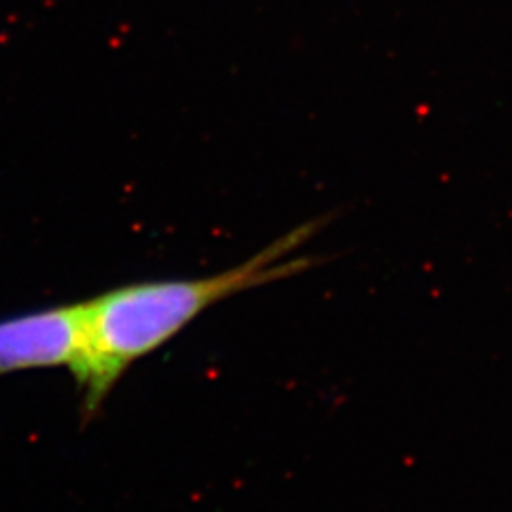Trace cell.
I'll return each mask as SVG.
<instances>
[{"instance_id": "7a4b0ae2", "label": "cell", "mask_w": 512, "mask_h": 512, "mask_svg": "<svg viewBox=\"0 0 512 512\" xmlns=\"http://www.w3.org/2000/svg\"><path fill=\"white\" fill-rule=\"evenodd\" d=\"M82 342V302L0 321V374L74 363Z\"/></svg>"}, {"instance_id": "6da1fadb", "label": "cell", "mask_w": 512, "mask_h": 512, "mask_svg": "<svg viewBox=\"0 0 512 512\" xmlns=\"http://www.w3.org/2000/svg\"><path fill=\"white\" fill-rule=\"evenodd\" d=\"M319 228L317 220L302 224L220 274L131 283L82 302V342L69 368L82 391V421L95 418L129 366L171 342L203 311L313 268L315 256L289 255Z\"/></svg>"}]
</instances>
